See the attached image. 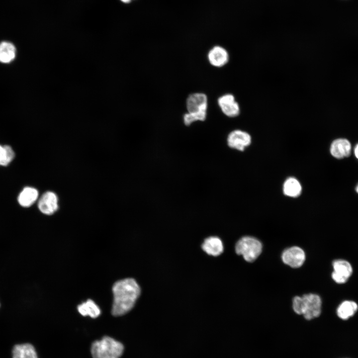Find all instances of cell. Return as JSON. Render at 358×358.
I'll use <instances>...</instances> for the list:
<instances>
[{"label":"cell","instance_id":"1","mask_svg":"<svg viewBox=\"0 0 358 358\" xmlns=\"http://www.w3.org/2000/svg\"><path fill=\"white\" fill-rule=\"evenodd\" d=\"M140 292L139 285L133 278H127L115 282L112 286V315L119 316L131 310Z\"/></svg>","mask_w":358,"mask_h":358},{"label":"cell","instance_id":"2","mask_svg":"<svg viewBox=\"0 0 358 358\" xmlns=\"http://www.w3.org/2000/svg\"><path fill=\"white\" fill-rule=\"evenodd\" d=\"M187 111L183 115V121L186 126H189L196 121H204L207 117L208 98L203 92L190 94L186 99Z\"/></svg>","mask_w":358,"mask_h":358},{"label":"cell","instance_id":"3","mask_svg":"<svg viewBox=\"0 0 358 358\" xmlns=\"http://www.w3.org/2000/svg\"><path fill=\"white\" fill-rule=\"evenodd\" d=\"M322 300L316 294L309 293L302 296H296L292 300V308L298 315L310 320L318 317L321 313Z\"/></svg>","mask_w":358,"mask_h":358},{"label":"cell","instance_id":"4","mask_svg":"<svg viewBox=\"0 0 358 358\" xmlns=\"http://www.w3.org/2000/svg\"><path fill=\"white\" fill-rule=\"evenodd\" d=\"M123 350L121 343L106 336L92 343L91 353L93 358H119Z\"/></svg>","mask_w":358,"mask_h":358},{"label":"cell","instance_id":"5","mask_svg":"<svg viewBox=\"0 0 358 358\" xmlns=\"http://www.w3.org/2000/svg\"><path fill=\"white\" fill-rule=\"evenodd\" d=\"M263 246L257 238L251 236H245L238 240L235 245L237 254L241 255L248 262H253L260 255Z\"/></svg>","mask_w":358,"mask_h":358},{"label":"cell","instance_id":"6","mask_svg":"<svg viewBox=\"0 0 358 358\" xmlns=\"http://www.w3.org/2000/svg\"><path fill=\"white\" fill-rule=\"evenodd\" d=\"M217 103L222 113L228 117H236L240 114V105L232 93H227L219 96Z\"/></svg>","mask_w":358,"mask_h":358},{"label":"cell","instance_id":"7","mask_svg":"<svg viewBox=\"0 0 358 358\" xmlns=\"http://www.w3.org/2000/svg\"><path fill=\"white\" fill-rule=\"evenodd\" d=\"M305 253L297 246L288 248L282 252L281 259L284 264L293 268L301 267L305 262Z\"/></svg>","mask_w":358,"mask_h":358},{"label":"cell","instance_id":"8","mask_svg":"<svg viewBox=\"0 0 358 358\" xmlns=\"http://www.w3.org/2000/svg\"><path fill=\"white\" fill-rule=\"evenodd\" d=\"M333 279L338 283H344L347 281L353 272L351 265L344 260H336L333 262Z\"/></svg>","mask_w":358,"mask_h":358},{"label":"cell","instance_id":"9","mask_svg":"<svg viewBox=\"0 0 358 358\" xmlns=\"http://www.w3.org/2000/svg\"><path fill=\"white\" fill-rule=\"evenodd\" d=\"M227 140L228 145L230 148L243 151L251 144V137L247 132L237 129L229 134Z\"/></svg>","mask_w":358,"mask_h":358},{"label":"cell","instance_id":"10","mask_svg":"<svg viewBox=\"0 0 358 358\" xmlns=\"http://www.w3.org/2000/svg\"><path fill=\"white\" fill-rule=\"evenodd\" d=\"M209 63L213 67L221 68L226 65L229 60L228 52L220 46L213 47L207 53Z\"/></svg>","mask_w":358,"mask_h":358},{"label":"cell","instance_id":"11","mask_svg":"<svg viewBox=\"0 0 358 358\" xmlns=\"http://www.w3.org/2000/svg\"><path fill=\"white\" fill-rule=\"evenodd\" d=\"M38 207L43 213L50 215L54 213L58 209V198L53 192L47 191L40 197Z\"/></svg>","mask_w":358,"mask_h":358},{"label":"cell","instance_id":"12","mask_svg":"<svg viewBox=\"0 0 358 358\" xmlns=\"http://www.w3.org/2000/svg\"><path fill=\"white\" fill-rule=\"evenodd\" d=\"M351 150V143L346 139H338L334 140L330 148L331 154L337 159H342L349 156Z\"/></svg>","mask_w":358,"mask_h":358},{"label":"cell","instance_id":"13","mask_svg":"<svg viewBox=\"0 0 358 358\" xmlns=\"http://www.w3.org/2000/svg\"><path fill=\"white\" fill-rule=\"evenodd\" d=\"M201 247L208 255L214 257L221 255L224 250L222 240L216 236H210L205 239Z\"/></svg>","mask_w":358,"mask_h":358},{"label":"cell","instance_id":"14","mask_svg":"<svg viewBox=\"0 0 358 358\" xmlns=\"http://www.w3.org/2000/svg\"><path fill=\"white\" fill-rule=\"evenodd\" d=\"M38 197L37 190L32 187H25L19 194L17 197L18 203L22 207L31 206Z\"/></svg>","mask_w":358,"mask_h":358},{"label":"cell","instance_id":"15","mask_svg":"<svg viewBox=\"0 0 358 358\" xmlns=\"http://www.w3.org/2000/svg\"><path fill=\"white\" fill-rule=\"evenodd\" d=\"M12 353V358H38L34 347L30 344L16 345Z\"/></svg>","mask_w":358,"mask_h":358},{"label":"cell","instance_id":"16","mask_svg":"<svg viewBox=\"0 0 358 358\" xmlns=\"http://www.w3.org/2000/svg\"><path fill=\"white\" fill-rule=\"evenodd\" d=\"M358 309V304L353 301H343L338 306L337 314L339 318L346 320L353 316Z\"/></svg>","mask_w":358,"mask_h":358},{"label":"cell","instance_id":"17","mask_svg":"<svg viewBox=\"0 0 358 358\" xmlns=\"http://www.w3.org/2000/svg\"><path fill=\"white\" fill-rule=\"evenodd\" d=\"M79 312L83 316H89L95 318L100 314V309L96 303L91 299H88L78 306Z\"/></svg>","mask_w":358,"mask_h":358},{"label":"cell","instance_id":"18","mask_svg":"<svg viewBox=\"0 0 358 358\" xmlns=\"http://www.w3.org/2000/svg\"><path fill=\"white\" fill-rule=\"evenodd\" d=\"M16 48L14 45L7 41L0 43V62L8 63L12 61L15 57Z\"/></svg>","mask_w":358,"mask_h":358},{"label":"cell","instance_id":"19","mask_svg":"<svg viewBox=\"0 0 358 358\" xmlns=\"http://www.w3.org/2000/svg\"><path fill=\"white\" fill-rule=\"evenodd\" d=\"M283 190L285 195L295 197L300 194L302 187L297 179L294 178H289L284 182Z\"/></svg>","mask_w":358,"mask_h":358},{"label":"cell","instance_id":"20","mask_svg":"<svg viewBox=\"0 0 358 358\" xmlns=\"http://www.w3.org/2000/svg\"><path fill=\"white\" fill-rule=\"evenodd\" d=\"M14 151L10 146L0 145V166L8 165L14 159Z\"/></svg>","mask_w":358,"mask_h":358},{"label":"cell","instance_id":"21","mask_svg":"<svg viewBox=\"0 0 358 358\" xmlns=\"http://www.w3.org/2000/svg\"><path fill=\"white\" fill-rule=\"evenodd\" d=\"M355 154L356 157L358 159V144L356 145L355 149Z\"/></svg>","mask_w":358,"mask_h":358},{"label":"cell","instance_id":"22","mask_svg":"<svg viewBox=\"0 0 358 358\" xmlns=\"http://www.w3.org/2000/svg\"><path fill=\"white\" fill-rule=\"evenodd\" d=\"M120 0L124 3H127L130 2L131 0Z\"/></svg>","mask_w":358,"mask_h":358},{"label":"cell","instance_id":"23","mask_svg":"<svg viewBox=\"0 0 358 358\" xmlns=\"http://www.w3.org/2000/svg\"><path fill=\"white\" fill-rule=\"evenodd\" d=\"M356 191L358 193V185H357V186L356 187Z\"/></svg>","mask_w":358,"mask_h":358}]
</instances>
